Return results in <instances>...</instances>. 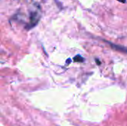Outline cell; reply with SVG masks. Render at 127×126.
Segmentation results:
<instances>
[{"label": "cell", "mask_w": 127, "mask_h": 126, "mask_svg": "<svg viewBox=\"0 0 127 126\" xmlns=\"http://www.w3.org/2000/svg\"><path fill=\"white\" fill-rule=\"evenodd\" d=\"M70 62H71V59H68V61H67V62H66V64H67V65H68V64H69V63H70Z\"/></svg>", "instance_id": "cell-5"}, {"label": "cell", "mask_w": 127, "mask_h": 126, "mask_svg": "<svg viewBox=\"0 0 127 126\" xmlns=\"http://www.w3.org/2000/svg\"><path fill=\"white\" fill-rule=\"evenodd\" d=\"M96 62H97V65H100V62L98 61V59H96Z\"/></svg>", "instance_id": "cell-6"}, {"label": "cell", "mask_w": 127, "mask_h": 126, "mask_svg": "<svg viewBox=\"0 0 127 126\" xmlns=\"http://www.w3.org/2000/svg\"><path fill=\"white\" fill-rule=\"evenodd\" d=\"M108 43L110 45L111 48L114 50H116L118 51H120V52H123V53H127V48L124 47V46H121V45H115V44H112V43H110L109 42H108Z\"/></svg>", "instance_id": "cell-2"}, {"label": "cell", "mask_w": 127, "mask_h": 126, "mask_svg": "<svg viewBox=\"0 0 127 126\" xmlns=\"http://www.w3.org/2000/svg\"><path fill=\"white\" fill-rule=\"evenodd\" d=\"M118 1L121 2V3H125L126 2V0H118Z\"/></svg>", "instance_id": "cell-4"}, {"label": "cell", "mask_w": 127, "mask_h": 126, "mask_svg": "<svg viewBox=\"0 0 127 126\" xmlns=\"http://www.w3.org/2000/svg\"><path fill=\"white\" fill-rule=\"evenodd\" d=\"M73 60H74V62H83L84 61H85V59L83 57V56H81L80 55H79V54H77V56H75L74 57V59H73Z\"/></svg>", "instance_id": "cell-3"}, {"label": "cell", "mask_w": 127, "mask_h": 126, "mask_svg": "<svg viewBox=\"0 0 127 126\" xmlns=\"http://www.w3.org/2000/svg\"><path fill=\"white\" fill-rule=\"evenodd\" d=\"M39 19H40V15L39 14L38 12H36V11L31 12V13H30V22L26 25L25 28L27 30H30V29L34 27L37 25V23L39 22Z\"/></svg>", "instance_id": "cell-1"}]
</instances>
